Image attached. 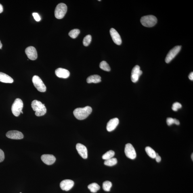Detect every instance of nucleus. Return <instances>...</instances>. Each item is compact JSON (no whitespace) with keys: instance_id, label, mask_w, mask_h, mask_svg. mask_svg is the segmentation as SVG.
Here are the masks:
<instances>
[{"instance_id":"nucleus-17","label":"nucleus","mask_w":193,"mask_h":193,"mask_svg":"<svg viewBox=\"0 0 193 193\" xmlns=\"http://www.w3.org/2000/svg\"><path fill=\"white\" fill-rule=\"evenodd\" d=\"M55 74L57 77L63 78H68L70 76V72L68 70L60 68L55 70Z\"/></svg>"},{"instance_id":"nucleus-36","label":"nucleus","mask_w":193,"mask_h":193,"mask_svg":"<svg viewBox=\"0 0 193 193\" xmlns=\"http://www.w3.org/2000/svg\"><path fill=\"white\" fill-rule=\"evenodd\" d=\"M191 158H192V160H193V153L192 154V155H191Z\"/></svg>"},{"instance_id":"nucleus-20","label":"nucleus","mask_w":193,"mask_h":193,"mask_svg":"<svg viewBox=\"0 0 193 193\" xmlns=\"http://www.w3.org/2000/svg\"><path fill=\"white\" fill-rule=\"evenodd\" d=\"M88 188L92 192L96 193L100 188L99 185L96 183H93L90 184Z\"/></svg>"},{"instance_id":"nucleus-18","label":"nucleus","mask_w":193,"mask_h":193,"mask_svg":"<svg viewBox=\"0 0 193 193\" xmlns=\"http://www.w3.org/2000/svg\"><path fill=\"white\" fill-rule=\"evenodd\" d=\"M0 82L5 83H12L14 82L13 78L3 73L0 72Z\"/></svg>"},{"instance_id":"nucleus-30","label":"nucleus","mask_w":193,"mask_h":193,"mask_svg":"<svg viewBox=\"0 0 193 193\" xmlns=\"http://www.w3.org/2000/svg\"><path fill=\"white\" fill-rule=\"evenodd\" d=\"M33 16L35 20L37 22H39L41 20V17L37 13H33Z\"/></svg>"},{"instance_id":"nucleus-23","label":"nucleus","mask_w":193,"mask_h":193,"mask_svg":"<svg viewBox=\"0 0 193 193\" xmlns=\"http://www.w3.org/2000/svg\"><path fill=\"white\" fill-rule=\"evenodd\" d=\"M114 154H115V152H114V151L110 150L108 151L106 153L103 155L102 158L105 160L110 159L113 157Z\"/></svg>"},{"instance_id":"nucleus-15","label":"nucleus","mask_w":193,"mask_h":193,"mask_svg":"<svg viewBox=\"0 0 193 193\" xmlns=\"http://www.w3.org/2000/svg\"><path fill=\"white\" fill-rule=\"evenodd\" d=\"M76 148L78 154L82 158L84 159H86L87 158L88 152L86 147L82 144L78 143L76 145Z\"/></svg>"},{"instance_id":"nucleus-35","label":"nucleus","mask_w":193,"mask_h":193,"mask_svg":"<svg viewBox=\"0 0 193 193\" xmlns=\"http://www.w3.org/2000/svg\"><path fill=\"white\" fill-rule=\"evenodd\" d=\"M2 45L1 41H0V49L2 48Z\"/></svg>"},{"instance_id":"nucleus-25","label":"nucleus","mask_w":193,"mask_h":193,"mask_svg":"<svg viewBox=\"0 0 193 193\" xmlns=\"http://www.w3.org/2000/svg\"><path fill=\"white\" fill-rule=\"evenodd\" d=\"M112 187V183L109 181H105L103 183V188L106 191H110Z\"/></svg>"},{"instance_id":"nucleus-37","label":"nucleus","mask_w":193,"mask_h":193,"mask_svg":"<svg viewBox=\"0 0 193 193\" xmlns=\"http://www.w3.org/2000/svg\"><path fill=\"white\" fill-rule=\"evenodd\" d=\"M101 1V0H99V1Z\"/></svg>"},{"instance_id":"nucleus-12","label":"nucleus","mask_w":193,"mask_h":193,"mask_svg":"<svg viewBox=\"0 0 193 193\" xmlns=\"http://www.w3.org/2000/svg\"><path fill=\"white\" fill-rule=\"evenodd\" d=\"M110 33L114 42L118 45H121L122 43V40L118 32L114 29L112 28L110 30Z\"/></svg>"},{"instance_id":"nucleus-7","label":"nucleus","mask_w":193,"mask_h":193,"mask_svg":"<svg viewBox=\"0 0 193 193\" xmlns=\"http://www.w3.org/2000/svg\"><path fill=\"white\" fill-rule=\"evenodd\" d=\"M125 152L126 156L132 160L135 159L136 157V153L132 145L127 144L126 145Z\"/></svg>"},{"instance_id":"nucleus-24","label":"nucleus","mask_w":193,"mask_h":193,"mask_svg":"<svg viewBox=\"0 0 193 193\" xmlns=\"http://www.w3.org/2000/svg\"><path fill=\"white\" fill-rule=\"evenodd\" d=\"M99 67L104 71L109 72L111 70L110 66L105 61H103L100 63V64H99Z\"/></svg>"},{"instance_id":"nucleus-29","label":"nucleus","mask_w":193,"mask_h":193,"mask_svg":"<svg viewBox=\"0 0 193 193\" xmlns=\"http://www.w3.org/2000/svg\"><path fill=\"white\" fill-rule=\"evenodd\" d=\"M182 107V105L178 102H176L174 103L172 107V110L175 111H177L179 109H180Z\"/></svg>"},{"instance_id":"nucleus-31","label":"nucleus","mask_w":193,"mask_h":193,"mask_svg":"<svg viewBox=\"0 0 193 193\" xmlns=\"http://www.w3.org/2000/svg\"><path fill=\"white\" fill-rule=\"evenodd\" d=\"M5 158V154L3 151L0 149V162H3Z\"/></svg>"},{"instance_id":"nucleus-8","label":"nucleus","mask_w":193,"mask_h":193,"mask_svg":"<svg viewBox=\"0 0 193 193\" xmlns=\"http://www.w3.org/2000/svg\"><path fill=\"white\" fill-rule=\"evenodd\" d=\"M181 48V46H176L170 51L166 56L165 62L167 64L170 63L176 56L180 51Z\"/></svg>"},{"instance_id":"nucleus-26","label":"nucleus","mask_w":193,"mask_h":193,"mask_svg":"<svg viewBox=\"0 0 193 193\" xmlns=\"http://www.w3.org/2000/svg\"><path fill=\"white\" fill-rule=\"evenodd\" d=\"M80 33V30H79L76 29L73 30H71L69 33V36L72 38V39H75L78 37V36Z\"/></svg>"},{"instance_id":"nucleus-5","label":"nucleus","mask_w":193,"mask_h":193,"mask_svg":"<svg viewBox=\"0 0 193 193\" xmlns=\"http://www.w3.org/2000/svg\"><path fill=\"white\" fill-rule=\"evenodd\" d=\"M67 7L64 3H61L57 6L55 9L54 14L55 18L58 19H62L66 14Z\"/></svg>"},{"instance_id":"nucleus-19","label":"nucleus","mask_w":193,"mask_h":193,"mask_svg":"<svg viewBox=\"0 0 193 193\" xmlns=\"http://www.w3.org/2000/svg\"><path fill=\"white\" fill-rule=\"evenodd\" d=\"M101 78L100 76L98 75H93L89 76L87 79L88 83H97L101 81Z\"/></svg>"},{"instance_id":"nucleus-28","label":"nucleus","mask_w":193,"mask_h":193,"mask_svg":"<svg viewBox=\"0 0 193 193\" xmlns=\"http://www.w3.org/2000/svg\"><path fill=\"white\" fill-rule=\"evenodd\" d=\"M92 41V37L91 35H88L86 36L84 38L83 43L84 46L87 47L90 44Z\"/></svg>"},{"instance_id":"nucleus-6","label":"nucleus","mask_w":193,"mask_h":193,"mask_svg":"<svg viewBox=\"0 0 193 193\" xmlns=\"http://www.w3.org/2000/svg\"><path fill=\"white\" fill-rule=\"evenodd\" d=\"M32 82L34 87L40 92H44L46 91V87L39 76H34L32 78Z\"/></svg>"},{"instance_id":"nucleus-9","label":"nucleus","mask_w":193,"mask_h":193,"mask_svg":"<svg viewBox=\"0 0 193 193\" xmlns=\"http://www.w3.org/2000/svg\"><path fill=\"white\" fill-rule=\"evenodd\" d=\"M142 72L138 65L134 67L131 72V79L133 83H136L139 81L140 76L142 75Z\"/></svg>"},{"instance_id":"nucleus-3","label":"nucleus","mask_w":193,"mask_h":193,"mask_svg":"<svg viewBox=\"0 0 193 193\" xmlns=\"http://www.w3.org/2000/svg\"><path fill=\"white\" fill-rule=\"evenodd\" d=\"M140 21L143 26L147 27H151L155 25L157 20L156 17L153 15H148L142 17Z\"/></svg>"},{"instance_id":"nucleus-1","label":"nucleus","mask_w":193,"mask_h":193,"mask_svg":"<svg viewBox=\"0 0 193 193\" xmlns=\"http://www.w3.org/2000/svg\"><path fill=\"white\" fill-rule=\"evenodd\" d=\"M92 108L91 107L87 106L84 108H78L73 111L75 117L78 120L85 119L92 112Z\"/></svg>"},{"instance_id":"nucleus-11","label":"nucleus","mask_w":193,"mask_h":193,"mask_svg":"<svg viewBox=\"0 0 193 193\" xmlns=\"http://www.w3.org/2000/svg\"><path fill=\"white\" fill-rule=\"evenodd\" d=\"M9 139H20L23 138L24 135L20 132L16 130L10 131L6 134Z\"/></svg>"},{"instance_id":"nucleus-10","label":"nucleus","mask_w":193,"mask_h":193,"mask_svg":"<svg viewBox=\"0 0 193 193\" xmlns=\"http://www.w3.org/2000/svg\"><path fill=\"white\" fill-rule=\"evenodd\" d=\"M25 53L28 58L30 60H35L37 58V51L33 47L30 46L26 48Z\"/></svg>"},{"instance_id":"nucleus-14","label":"nucleus","mask_w":193,"mask_h":193,"mask_svg":"<svg viewBox=\"0 0 193 193\" xmlns=\"http://www.w3.org/2000/svg\"><path fill=\"white\" fill-rule=\"evenodd\" d=\"M41 158L44 163L48 165H52L56 160L55 157L52 154H43Z\"/></svg>"},{"instance_id":"nucleus-21","label":"nucleus","mask_w":193,"mask_h":193,"mask_svg":"<svg viewBox=\"0 0 193 193\" xmlns=\"http://www.w3.org/2000/svg\"><path fill=\"white\" fill-rule=\"evenodd\" d=\"M145 151L148 155L150 157L155 158L156 156V153L152 148L150 147H147L145 148Z\"/></svg>"},{"instance_id":"nucleus-4","label":"nucleus","mask_w":193,"mask_h":193,"mask_svg":"<svg viewBox=\"0 0 193 193\" xmlns=\"http://www.w3.org/2000/svg\"><path fill=\"white\" fill-rule=\"evenodd\" d=\"M23 107V104L21 99L17 98L15 99L11 107V111L14 115L18 117L20 115Z\"/></svg>"},{"instance_id":"nucleus-16","label":"nucleus","mask_w":193,"mask_h":193,"mask_svg":"<svg viewBox=\"0 0 193 193\" xmlns=\"http://www.w3.org/2000/svg\"><path fill=\"white\" fill-rule=\"evenodd\" d=\"M119 121L118 118H113L110 120L107 125V129L108 132H111L115 129L119 124Z\"/></svg>"},{"instance_id":"nucleus-13","label":"nucleus","mask_w":193,"mask_h":193,"mask_svg":"<svg viewBox=\"0 0 193 193\" xmlns=\"http://www.w3.org/2000/svg\"><path fill=\"white\" fill-rule=\"evenodd\" d=\"M74 185L73 181L70 179H65L61 182L60 186L63 190L68 191L73 187Z\"/></svg>"},{"instance_id":"nucleus-33","label":"nucleus","mask_w":193,"mask_h":193,"mask_svg":"<svg viewBox=\"0 0 193 193\" xmlns=\"http://www.w3.org/2000/svg\"><path fill=\"white\" fill-rule=\"evenodd\" d=\"M188 78L189 79L193 81V72H191L188 76Z\"/></svg>"},{"instance_id":"nucleus-27","label":"nucleus","mask_w":193,"mask_h":193,"mask_svg":"<svg viewBox=\"0 0 193 193\" xmlns=\"http://www.w3.org/2000/svg\"><path fill=\"white\" fill-rule=\"evenodd\" d=\"M166 122L168 126H170L173 125V124H175L176 125H179L180 124V122L178 120H177L175 118H168L166 120Z\"/></svg>"},{"instance_id":"nucleus-34","label":"nucleus","mask_w":193,"mask_h":193,"mask_svg":"<svg viewBox=\"0 0 193 193\" xmlns=\"http://www.w3.org/2000/svg\"><path fill=\"white\" fill-rule=\"evenodd\" d=\"M3 7L1 4H0V13L3 12Z\"/></svg>"},{"instance_id":"nucleus-2","label":"nucleus","mask_w":193,"mask_h":193,"mask_svg":"<svg viewBox=\"0 0 193 193\" xmlns=\"http://www.w3.org/2000/svg\"><path fill=\"white\" fill-rule=\"evenodd\" d=\"M32 109L35 111V115L37 116L44 115L47 112V109L43 104L39 101L34 100L31 104Z\"/></svg>"},{"instance_id":"nucleus-38","label":"nucleus","mask_w":193,"mask_h":193,"mask_svg":"<svg viewBox=\"0 0 193 193\" xmlns=\"http://www.w3.org/2000/svg\"><path fill=\"white\" fill-rule=\"evenodd\" d=\"M20 193H22V192H20Z\"/></svg>"},{"instance_id":"nucleus-22","label":"nucleus","mask_w":193,"mask_h":193,"mask_svg":"<svg viewBox=\"0 0 193 193\" xmlns=\"http://www.w3.org/2000/svg\"><path fill=\"white\" fill-rule=\"evenodd\" d=\"M117 163V159L116 158H112L111 159L105 160L104 164L107 166H112L116 165Z\"/></svg>"},{"instance_id":"nucleus-32","label":"nucleus","mask_w":193,"mask_h":193,"mask_svg":"<svg viewBox=\"0 0 193 193\" xmlns=\"http://www.w3.org/2000/svg\"><path fill=\"white\" fill-rule=\"evenodd\" d=\"M156 161L157 162H160L161 161V158L159 156V155L157 153H156V156L155 158Z\"/></svg>"}]
</instances>
